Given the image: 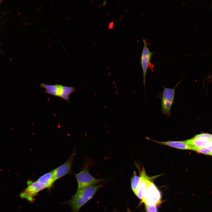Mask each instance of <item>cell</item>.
<instances>
[{"instance_id": "5bb4252c", "label": "cell", "mask_w": 212, "mask_h": 212, "mask_svg": "<svg viewBox=\"0 0 212 212\" xmlns=\"http://www.w3.org/2000/svg\"><path fill=\"white\" fill-rule=\"evenodd\" d=\"M192 150L198 153L211 155L212 151L207 148H198L193 146Z\"/></svg>"}, {"instance_id": "ba28073f", "label": "cell", "mask_w": 212, "mask_h": 212, "mask_svg": "<svg viewBox=\"0 0 212 212\" xmlns=\"http://www.w3.org/2000/svg\"><path fill=\"white\" fill-rule=\"evenodd\" d=\"M140 180L135 194L139 199L142 200L148 182L151 180V179H153L155 177H150L148 176L143 167L140 172Z\"/></svg>"}, {"instance_id": "30bf717a", "label": "cell", "mask_w": 212, "mask_h": 212, "mask_svg": "<svg viewBox=\"0 0 212 212\" xmlns=\"http://www.w3.org/2000/svg\"><path fill=\"white\" fill-rule=\"evenodd\" d=\"M37 180L44 184L46 188L50 189L55 181L53 170L43 175Z\"/></svg>"}, {"instance_id": "3957f363", "label": "cell", "mask_w": 212, "mask_h": 212, "mask_svg": "<svg viewBox=\"0 0 212 212\" xmlns=\"http://www.w3.org/2000/svg\"><path fill=\"white\" fill-rule=\"evenodd\" d=\"M181 80L178 82L173 88L164 87L161 97L162 113L168 116L170 115L171 109L174 100L176 87L180 84Z\"/></svg>"}, {"instance_id": "8fae6325", "label": "cell", "mask_w": 212, "mask_h": 212, "mask_svg": "<svg viewBox=\"0 0 212 212\" xmlns=\"http://www.w3.org/2000/svg\"><path fill=\"white\" fill-rule=\"evenodd\" d=\"M187 144L198 148H208L210 145V140L193 138L185 141Z\"/></svg>"}, {"instance_id": "277c9868", "label": "cell", "mask_w": 212, "mask_h": 212, "mask_svg": "<svg viewBox=\"0 0 212 212\" xmlns=\"http://www.w3.org/2000/svg\"><path fill=\"white\" fill-rule=\"evenodd\" d=\"M161 194L155 185L150 181L144 192L142 202L145 205H155L161 202Z\"/></svg>"}, {"instance_id": "6da1fadb", "label": "cell", "mask_w": 212, "mask_h": 212, "mask_svg": "<svg viewBox=\"0 0 212 212\" xmlns=\"http://www.w3.org/2000/svg\"><path fill=\"white\" fill-rule=\"evenodd\" d=\"M102 186V184L96 185L77 190L73 197L66 203L70 206L73 212H78Z\"/></svg>"}, {"instance_id": "7c38bea8", "label": "cell", "mask_w": 212, "mask_h": 212, "mask_svg": "<svg viewBox=\"0 0 212 212\" xmlns=\"http://www.w3.org/2000/svg\"><path fill=\"white\" fill-rule=\"evenodd\" d=\"M75 91L76 89L74 87L64 86V92L61 98L69 103L70 99L69 95Z\"/></svg>"}, {"instance_id": "9c48e42d", "label": "cell", "mask_w": 212, "mask_h": 212, "mask_svg": "<svg viewBox=\"0 0 212 212\" xmlns=\"http://www.w3.org/2000/svg\"><path fill=\"white\" fill-rule=\"evenodd\" d=\"M158 144L167 145L171 147L180 150H192L193 146L186 143L185 141H159L153 140Z\"/></svg>"}, {"instance_id": "52a82bcc", "label": "cell", "mask_w": 212, "mask_h": 212, "mask_svg": "<svg viewBox=\"0 0 212 212\" xmlns=\"http://www.w3.org/2000/svg\"><path fill=\"white\" fill-rule=\"evenodd\" d=\"M75 153L76 149H75L66 162L53 170L55 181L71 173Z\"/></svg>"}, {"instance_id": "9a60e30c", "label": "cell", "mask_w": 212, "mask_h": 212, "mask_svg": "<svg viewBox=\"0 0 212 212\" xmlns=\"http://www.w3.org/2000/svg\"><path fill=\"white\" fill-rule=\"evenodd\" d=\"M194 138H202L209 140L212 139V134L208 133H202L195 135Z\"/></svg>"}, {"instance_id": "e0dca14e", "label": "cell", "mask_w": 212, "mask_h": 212, "mask_svg": "<svg viewBox=\"0 0 212 212\" xmlns=\"http://www.w3.org/2000/svg\"><path fill=\"white\" fill-rule=\"evenodd\" d=\"M127 212H131L129 208H128L127 210Z\"/></svg>"}, {"instance_id": "7a4b0ae2", "label": "cell", "mask_w": 212, "mask_h": 212, "mask_svg": "<svg viewBox=\"0 0 212 212\" xmlns=\"http://www.w3.org/2000/svg\"><path fill=\"white\" fill-rule=\"evenodd\" d=\"M92 164V161L87 159L83 163L82 170L78 173L74 174L77 183V190L97 185L106 180L96 178L90 174L89 169Z\"/></svg>"}, {"instance_id": "ac0fdd59", "label": "cell", "mask_w": 212, "mask_h": 212, "mask_svg": "<svg viewBox=\"0 0 212 212\" xmlns=\"http://www.w3.org/2000/svg\"><path fill=\"white\" fill-rule=\"evenodd\" d=\"M211 155L212 156V153H211Z\"/></svg>"}, {"instance_id": "5b68a950", "label": "cell", "mask_w": 212, "mask_h": 212, "mask_svg": "<svg viewBox=\"0 0 212 212\" xmlns=\"http://www.w3.org/2000/svg\"><path fill=\"white\" fill-rule=\"evenodd\" d=\"M27 187L21 193L20 197L25 199L30 202L34 200V197L41 191L46 188L43 184L36 180L32 181L28 180L27 181Z\"/></svg>"}, {"instance_id": "4fadbf2b", "label": "cell", "mask_w": 212, "mask_h": 212, "mask_svg": "<svg viewBox=\"0 0 212 212\" xmlns=\"http://www.w3.org/2000/svg\"><path fill=\"white\" fill-rule=\"evenodd\" d=\"M140 180V177L136 175V172L134 171L133 175L131 179V187L133 193L135 194L136 190Z\"/></svg>"}, {"instance_id": "2e32d148", "label": "cell", "mask_w": 212, "mask_h": 212, "mask_svg": "<svg viewBox=\"0 0 212 212\" xmlns=\"http://www.w3.org/2000/svg\"><path fill=\"white\" fill-rule=\"evenodd\" d=\"M147 212H157V208L155 205H145Z\"/></svg>"}, {"instance_id": "8992f818", "label": "cell", "mask_w": 212, "mask_h": 212, "mask_svg": "<svg viewBox=\"0 0 212 212\" xmlns=\"http://www.w3.org/2000/svg\"><path fill=\"white\" fill-rule=\"evenodd\" d=\"M143 47L140 58V63L143 71V83L145 88L146 74L150 64V61L153 52H151L148 47V44L145 39H143Z\"/></svg>"}]
</instances>
